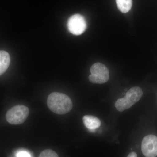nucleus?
<instances>
[{"mask_svg":"<svg viewBox=\"0 0 157 157\" xmlns=\"http://www.w3.org/2000/svg\"><path fill=\"white\" fill-rule=\"evenodd\" d=\"M47 105L49 109L54 113L64 114L70 112L73 107L70 98L62 93L53 92L48 96Z\"/></svg>","mask_w":157,"mask_h":157,"instance_id":"obj_1","label":"nucleus"},{"mask_svg":"<svg viewBox=\"0 0 157 157\" xmlns=\"http://www.w3.org/2000/svg\"><path fill=\"white\" fill-rule=\"evenodd\" d=\"M143 91L139 87H132L128 91L124 98L118 99L115 103L116 108L120 112L131 108L140 100Z\"/></svg>","mask_w":157,"mask_h":157,"instance_id":"obj_2","label":"nucleus"},{"mask_svg":"<svg viewBox=\"0 0 157 157\" xmlns=\"http://www.w3.org/2000/svg\"><path fill=\"white\" fill-rule=\"evenodd\" d=\"M29 113L28 107L24 105H17L12 107L7 112L6 119L11 124H20L25 121Z\"/></svg>","mask_w":157,"mask_h":157,"instance_id":"obj_3","label":"nucleus"},{"mask_svg":"<svg viewBox=\"0 0 157 157\" xmlns=\"http://www.w3.org/2000/svg\"><path fill=\"white\" fill-rule=\"evenodd\" d=\"M91 74L89 79L92 83L103 84L108 81L109 78V70L103 64L97 63L91 67Z\"/></svg>","mask_w":157,"mask_h":157,"instance_id":"obj_4","label":"nucleus"},{"mask_svg":"<svg viewBox=\"0 0 157 157\" xmlns=\"http://www.w3.org/2000/svg\"><path fill=\"white\" fill-rule=\"evenodd\" d=\"M67 27L70 33L76 36L83 33L87 28L86 21L80 14L72 15L68 20Z\"/></svg>","mask_w":157,"mask_h":157,"instance_id":"obj_5","label":"nucleus"},{"mask_svg":"<svg viewBox=\"0 0 157 157\" xmlns=\"http://www.w3.org/2000/svg\"><path fill=\"white\" fill-rule=\"evenodd\" d=\"M141 150L144 155L147 157L157 156V137L154 135H148L143 138L141 144Z\"/></svg>","mask_w":157,"mask_h":157,"instance_id":"obj_6","label":"nucleus"},{"mask_svg":"<svg viewBox=\"0 0 157 157\" xmlns=\"http://www.w3.org/2000/svg\"><path fill=\"white\" fill-rule=\"evenodd\" d=\"M82 120L84 125L90 132H95L96 129L101 125V121L94 116H84Z\"/></svg>","mask_w":157,"mask_h":157,"instance_id":"obj_7","label":"nucleus"},{"mask_svg":"<svg viewBox=\"0 0 157 157\" xmlns=\"http://www.w3.org/2000/svg\"><path fill=\"white\" fill-rule=\"evenodd\" d=\"M10 55L5 51L0 50V76L7 70L10 64Z\"/></svg>","mask_w":157,"mask_h":157,"instance_id":"obj_8","label":"nucleus"},{"mask_svg":"<svg viewBox=\"0 0 157 157\" xmlns=\"http://www.w3.org/2000/svg\"><path fill=\"white\" fill-rule=\"evenodd\" d=\"M119 10L123 13L128 12L132 6V0H116Z\"/></svg>","mask_w":157,"mask_h":157,"instance_id":"obj_9","label":"nucleus"},{"mask_svg":"<svg viewBox=\"0 0 157 157\" xmlns=\"http://www.w3.org/2000/svg\"><path fill=\"white\" fill-rule=\"evenodd\" d=\"M39 157H58V155L56 152L51 149L45 150L42 151L39 155Z\"/></svg>","mask_w":157,"mask_h":157,"instance_id":"obj_10","label":"nucleus"},{"mask_svg":"<svg viewBox=\"0 0 157 157\" xmlns=\"http://www.w3.org/2000/svg\"><path fill=\"white\" fill-rule=\"evenodd\" d=\"M31 154L29 152L25 151H18L16 155V157H32Z\"/></svg>","mask_w":157,"mask_h":157,"instance_id":"obj_11","label":"nucleus"},{"mask_svg":"<svg viewBox=\"0 0 157 157\" xmlns=\"http://www.w3.org/2000/svg\"><path fill=\"white\" fill-rule=\"evenodd\" d=\"M137 154L135 152H132L131 153L129 154L128 157H137Z\"/></svg>","mask_w":157,"mask_h":157,"instance_id":"obj_12","label":"nucleus"}]
</instances>
